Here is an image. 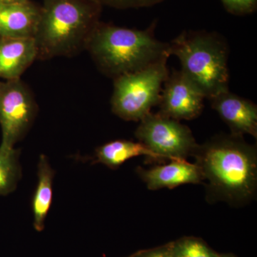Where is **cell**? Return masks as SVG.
Listing matches in <instances>:
<instances>
[{
	"label": "cell",
	"instance_id": "obj_12",
	"mask_svg": "<svg viewBox=\"0 0 257 257\" xmlns=\"http://www.w3.org/2000/svg\"><path fill=\"white\" fill-rule=\"evenodd\" d=\"M36 59L37 50L34 38L0 37V78L20 79Z\"/></svg>",
	"mask_w": 257,
	"mask_h": 257
},
{
	"label": "cell",
	"instance_id": "obj_3",
	"mask_svg": "<svg viewBox=\"0 0 257 257\" xmlns=\"http://www.w3.org/2000/svg\"><path fill=\"white\" fill-rule=\"evenodd\" d=\"M101 8L93 0H44L34 37L37 59L72 56L85 49Z\"/></svg>",
	"mask_w": 257,
	"mask_h": 257
},
{
	"label": "cell",
	"instance_id": "obj_9",
	"mask_svg": "<svg viewBox=\"0 0 257 257\" xmlns=\"http://www.w3.org/2000/svg\"><path fill=\"white\" fill-rule=\"evenodd\" d=\"M211 107L231 130V134L257 138V106L252 101L226 91L209 99Z\"/></svg>",
	"mask_w": 257,
	"mask_h": 257
},
{
	"label": "cell",
	"instance_id": "obj_16",
	"mask_svg": "<svg viewBox=\"0 0 257 257\" xmlns=\"http://www.w3.org/2000/svg\"><path fill=\"white\" fill-rule=\"evenodd\" d=\"M173 257H219L202 239L184 237L170 243Z\"/></svg>",
	"mask_w": 257,
	"mask_h": 257
},
{
	"label": "cell",
	"instance_id": "obj_1",
	"mask_svg": "<svg viewBox=\"0 0 257 257\" xmlns=\"http://www.w3.org/2000/svg\"><path fill=\"white\" fill-rule=\"evenodd\" d=\"M192 157L207 180L209 202L242 206L253 200L257 189L256 147L243 136L217 135L198 145Z\"/></svg>",
	"mask_w": 257,
	"mask_h": 257
},
{
	"label": "cell",
	"instance_id": "obj_21",
	"mask_svg": "<svg viewBox=\"0 0 257 257\" xmlns=\"http://www.w3.org/2000/svg\"></svg>",
	"mask_w": 257,
	"mask_h": 257
},
{
	"label": "cell",
	"instance_id": "obj_5",
	"mask_svg": "<svg viewBox=\"0 0 257 257\" xmlns=\"http://www.w3.org/2000/svg\"><path fill=\"white\" fill-rule=\"evenodd\" d=\"M169 58L162 59L146 68L114 79L111 111L126 121H141L159 104L164 83L170 72Z\"/></svg>",
	"mask_w": 257,
	"mask_h": 257
},
{
	"label": "cell",
	"instance_id": "obj_19",
	"mask_svg": "<svg viewBox=\"0 0 257 257\" xmlns=\"http://www.w3.org/2000/svg\"><path fill=\"white\" fill-rule=\"evenodd\" d=\"M130 257H173L171 252L170 244L160 247L152 248V249L145 250V251H139Z\"/></svg>",
	"mask_w": 257,
	"mask_h": 257
},
{
	"label": "cell",
	"instance_id": "obj_15",
	"mask_svg": "<svg viewBox=\"0 0 257 257\" xmlns=\"http://www.w3.org/2000/svg\"><path fill=\"white\" fill-rule=\"evenodd\" d=\"M19 150L0 148V196L6 195L16 187L20 177Z\"/></svg>",
	"mask_w": 257,
	"mask_h": 257
},
{
	"label": "cell",
	"instance_id": "obj_10",
	"mask_svg": "<svg viewBox=\"0 0 257 257\" xmlns=\"http://www.w3.org/2000/svg\"><path fill=\"white\" fill-rule=\"evenodd\" d=\"M136 172L150 190L173 189L183 184H199L204 182L198 165L186 160H170L167 165L147 170L139 167Z\"/></svg>",
	"mask_w": 257,
	"mask_h": 257
},
{
	"label": "cell",
	"instance_id": "obj_2",
	"mask_svg": "<svg viewBox=\"0 0 257 257\" xmlns=\"http://www.w3.org/2000/svg\"><path fill=\"white\" fill-rule=\"evenodd\" d=\"M156 23L146 30L115 26L99 22L86 45L96 66L113 79L146 68L170 57V44L157 40Z\"/></svg>",
	"mask_w": 257,
	"mask_h": 257
},
{
	"label": "cell",
	"instance_id": "obj_6",
	"mask_svg": "<svg viewBox=\"0 0 257 257\" xmlns=\"http://www.w3.org/2000/svg\"><path fill=\"white\" fill-rule=\"evenodd\" d=\"M140 121L135 136L162 162L187 160L198 144L188 126L161 113H149Z\"/></svg>",
	"mask_w": 257,
	"mask_h": 257
},
{
	"label": "cell",
	"instance_id": "obj_17",
	"mask_svg": "<svg viewBox=\"0 0 257 257\" xmlns=\"http://www.w3.org/2000/svg\"><path fill=\"white\" fill-rule=\"evenodd\" d=\"M101 7L106 6L117 10L139 9L150 8L165 0H93Z\"/></svg>",
	"mask_w": 257,
	"mask_h": 257
},
{
	"label": "cell",
	"instance_id": "obj_7",
	"mask_svg": "<svg viewBox=\"0 0 257 257\" xmlns=\"http://www.w3.org/2000/svg\"><path fill=\"white\" fill-rule=\"evenodd\" d=\"M37 104L20 79L0 82V148L12 150L28 132L36 115Z\"/></svg>",
	"mask_w": 257,
	"mask_h": 257
},
{
	"label": "cell",
	"instance_id": "obj_4",
	"mask_svg": "<svg viewBox=\"0 0 257 257\" xmlns=\"http://www.w3.org/2000/svg\"><path fill=\"white\" fill-rule=\"evenodd\" d=\"M169 44L170 55L179 59L181 71L206 99L229 90V47L219 34L184 31Z\"/></svg>",
	"mask_w": 257,
	"mask_h": 257
},
{
	"label": "cell",
	"instance_id": "obj_14",
	"mask_svg": "<svg viewBox=\"0 0 257 257\" xmlns=\"http://www.w3.org/2000/svg\"><path fill=\"white\" fill-rule=\"evenodd\" d=\"M38 183L32 199L34 214V227L42 231L45 227V221L50 211L53 196V179L55 172L45 155L40 156L38 164Z\"/></svg>",
	"mask_w": 257,
	"mask_h": 257
},
{
	"label": "cell",
	"instance_id": "obj_18",
	"mask_svg": "<svg viewBox=\"0 0 257 257\" xmlns=\"http://www.w3.org/2000/svg\"><path fill=\"white\" fill-rule=\"evenodd\" d=\"M225 9L230 14L243 16L256 11L257 0H221Z\"/></svg>",
	"mask_w": 257,
	"mask_h": 257
},
{
	"label": "cell",
	"instance_id": "obj_13",
	"mask_svg": "<svg viewBox=\"0 0 257 257\" xmlns=\"http://www.w3.org/2000/svg\"><path fill=\"white\" fill-rule=\"evenodd\" d=\"M139 156L147 157L155 162H162L155 154L140 142L115 140L96 149L94 163L103 164L115 170L126 161Z\"/></svg>",
	"mask_w": 257,
	"mask_h": 257
},
{
	"label": "cell",
	"instance_id": "obj_8",
	"mask_svg": "<svg viewBox=\"0 0 257 257\" xmlns=\"http://www.w3.org/2000/svg\"><path fill=\"white\" fill-rule=\"evenodd\" d=\"M205 96L182 72L173 70L164 83L161 93V114L177 121L192 120L204 109Z\"/></svg>",
	"mask_w": 257,
	"mask_h": 257
},
{
	"label": "cell",
	"instance_id": "obj_20",
	"mask_svg": "<svg viewBox=\"0 0 257 257\" xmlns=\"http://www.w3.org/2000/svg\"><path fill=\"white\" fill-rule=\"evenodd\" d=\"M28 0H0V5L14 4V3H23Z\"/></svg>",
	"mask_w": 257,
	"mask_h": 257
},
{
	"label": "cell",
	"instance_id": "obj_11",
	"mask_svg": "<svg viewBox=\"0 0 257 257\" xmlns=\"http://www.w3.org/2000/svg\"><path fill=\"white\" fill-rule=\"evenodd\" d=\"M41 7L31 0L0 5V37L34 38L40 22Z\"/></svg>",
	"mask_w": 257,
	"mask_h": 257
}]
</instances>
